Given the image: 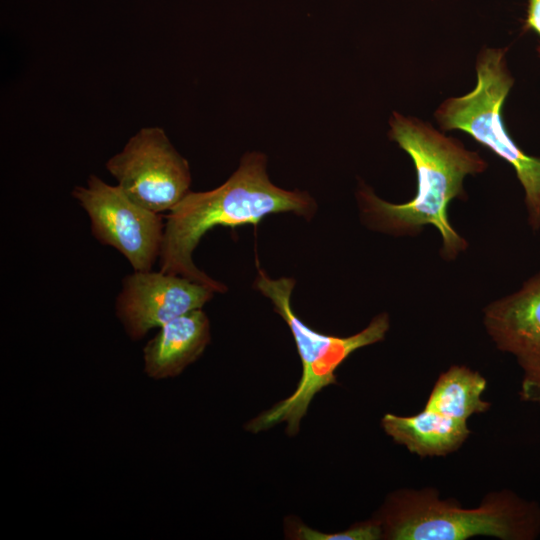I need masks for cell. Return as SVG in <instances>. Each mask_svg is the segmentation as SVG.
Listing matches in <instances>:
<instances>
[{
    "label": "cell",
    "mask_w": 540,
    "mask_h": 540,
    "mask_svg": "<svg viewBox=\"0 0 540 540\" xmlns=\"http://www.w3.org/2000/svg\"><path fill=\"white\" fill-rule=\"evenodd\" d=\"M255 285L272 301L274 310L291 330L301 359L302 374L289 397L252 419L246 429L257 433L286 422L287 433L295 435L313 397L324 387L336 383V369L357 349L384 339L389 329V317L382 313L362 331L349 337L326 335L311 329L293 311V279L274 280L260 270Z\"/></svg>",
    "instance_id": "4"
},
{
    "label": "cell",
    "mask_w": 540,
    "mask_h": 540,
    "mask_svg": "<svg viewBox=\"0 0 540 540\" xmlns=\"http://www.w3.org/2000/svg\"><path fill=\"white\" fill-rule=\"evenodd\" d=\"M106 169L131 200L158 214L172 210L190 192L189 163L160 127L140 129Z\"/></svg>",
    "instance_id": "6"
},
{
    "label": "cell",
    "mask_w": 540,
    "mask_h": 540,
    "mask_svg": "<svg viewBox=\"0 0 540 540\" xmlns=\"http://www.w3.org/2000/svg\"><path fill=\"white\" fill-rule=\"evenodd\" d=\"M383 535L395 540H464L492 536L504 540L533 538L538 529L534 507L501 494L476 508L441 500L432 490L404 491L390 500Z\"/></svg>",
    "instance_id": "5"
},
{
    "label": "cell",
    "mask_w": 540,
    "mask_h": 540,
    "mask_svg": "<svg viewBox=\"0 0 540 540\" xmlns=\"http://www.w3.org/2000/svg\"><path fill=\"white\" fill-rule=\"evenodd\" d=\"M214 291L188 278L155 271H133L122 280L116 315L132 340L202 307Z\"/></svg>",
    "instance_id": "8"
},
{
    "label": "cell",
    "mask_w": 540,
    "mask_h": 540,
    "mask_svg": "<svg viewBox=\"0 0 540 540\" xmlns=\"http://www.w3.org/2000/svg\"><path fill=\"white\" fill-rule=\"evenodd\" d=\"M389 126V138L413 161L416 194L405 203L394 204L368 187L361 188L358 198L362 213L373 228L394 235H415L424 226L433 225L443 241L442 255L452 260L467 248V242L450 224L449 203L465 198L464 178L484 172L488 164L458 139L418 118L393 112Z\"/></svg>",
    "instance_id": "1"
},
{
    "label": "cell",
    "mask_w": 540,
    "mask_h": 540,
    "mask_svg": "<svg viewBox=\"0 0 540 540\" xmlns=\"http://www.w3.org/2000/svg\"><path fill=\"white\" fill-rule=\"evenodd\" d=\"M266 157L246 154L238 169L221 186L205 192L190 191L165 217L160 271L179 275L214 292L227 290L198 269L192 254L199 241L216 226L257 224L264 217L293 212L309 219L316 204L307 192L275 186L266 172Z\"/></svg>",
    "instance_id": "2"
},
{
    "label": "cell",
    "mask_w": 540,
    "mask_h": 540,
    "mask_svg": "<svg viewBox=\"0 0 540 540\" xmlns=\"http://www.w3.org/2000/svg\"><path fill=\"white\" fill-rule=\"evenodd\" d=\"M521 396L527 400L540 404V370L530 374H524Z\"/></svg>",
    "instance_id": "15"
},
{
    "label": "cell",
    "mask_w": 540,
    "mask_h": 540,
    "mask_svg": "<svg viewBox=\"0 0 540 540\" xmlns=\"http://www.w3.org/2000/svg\"><path fill=\"white\" fill-rule=\"evenodd\" d=\"M292 537L305 540H376L383 536V528L380 521H370L351 527L348 530L337 533H323L309 528L301 523L296 525L292 522Z\"/></svg>",
    "instance_id": "13"
},
{
    "label": "cell",
    "mask_w": 540,
    "mask_h": 540,
    "mask_svg": "<svg viewBox=\"0 0 540 540\" xmlns=\"http://www.w3.org/2000/svg\"><path fill=\"white\" fill-rule=\"evenodd\" d=\"M72 195L87 213L98 242L120 252L134 271L152 270L161 253L162 214L140 206L96 175L89 176L86 186L74 187Z\"/></svg>",
    "instance_id": "7"
},
{
    "label": "cell",
    "mask_w": 540,
    "mask_h": 540,
    "mask_svg": "<svg viewBox=\"0 0 540 540\" xmlns=\"http://www.w3.org/2000/svg\"><path fill=\"white\" fill-rule=\"evenodd\" d=\"M382 427L397 443L421 457L447 455L457 450L470 434L466 420L425 408L412 416L386 414Z\"/></svg>",
    "instance_id": "11"
},
{
    "label": "cell",
    "mask_w": 540,
    "mask_h": 540,
    "mask_svg": "<svg viewBox=\"0 0 540 540\" xmlns=\"http://www.w3.org/2000/svg\"><path fill=\"white\" fill-rule=\"evenodd\" d=\"M484 325L497 348L514 355L524 374L540 370V272L484 310Z\"/></svg>",
    "instance_id": "9"
},
{
    "label": "cell",
    "mask_w": 540,
    "mask_h": 540,
    "mask_svg": "<svg viewBox=\"0 0 540 540\" xmlns=\"http://www.w3.org/2000/svg\"><path fill=\"white\" fill-rule=\"evenodd\" d=\"M507 48H484L477 57L475 88L444 100L435 111L443 131L460 130L511 165L524 190L527 221L540 229V157L527 154L510 136L502 111L514 84Z\"/></svg>",
    "instance_id": "3"
},
{
    "label": "cell",
    "mask_w": 540,
    "mask_h": 540,
    "mask_svg": "<svg viewBox=\"0 0 540 540\" xmlns=\"http://www.w3.org/2000/svg\"><path fill=\"white\" fill-rule=\"evenodd\" d=\"M210 324L202 309L172 319L144 347V370L154 379L179 375L205 350Z\"/></svg>",
    "instance_id": "10"
},
{
    "label": "cell",
    "mask_w": 540,
    "mask_h": 540,
    "mask_svg": "<svg viewBox=\"0 0 540 540\" xmlns=\"http://www.w3.org/2000/svg\"><path fill=\"white\" fill-rule=\"evenodd\" d=\"M486 380L465 366H452L435 382L425 409L467 420L474 413H482L490 404L482 399Z\"/></svg>",
    "instance_id": "12"
},
{
    "label": "cell",
    "mask_w": 540,
    "mask_h": 540,
    "mask_svg": "<svg viewBox=\"0 0 540 540\" xmlns=\"http://www.w3.org/2000/svg\"><path fill=\"white\" fill-rule=\"evenodd\" d=\"M523 29L525 31L535 32L540 38V0H527V10ZM536 50L540 58V43Z\"/></svg>",
    "instance_id": "14"
}]
</instances>
